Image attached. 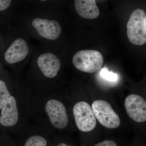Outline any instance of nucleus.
<instances>
[{"label":"nucleus","mask_w":146,"mask_h":146,"mask_svg":"<svg viewBox=\"0 0 146 146\" xmlns=\"http://www.w3.org/2000/svg\"><path fill=\"white\" fill-rule=\"evenodd\" d=\"M127 36L133 44L141 46L146 42V14L143 9H138L131 13L127 25Z\"/></svg>","instance_id":"nucleus-1"},{"label":"nucleus","mask_w":146,"mask_h":146,"mask_svg":"<svg viewBox=\"0 0 146 146\" xmlns=\"http://www.w3.org/2000/svg\"><path fill=\"white\" fill-rule=\"evenodd\" d=\"M73 65L84 72L93 73L99 70L104 63V57L95 50H83L76 53L72 59Z\"/></svg>","instance_id":"nucleus-2"},{"label":"nucleus","mask_w":146,"mask_h":146,"mask_svg":"<svg viewBox=\"0 0 146 146\" xmlns=\"http://www.w3.org/2000/svg\"><path fill=\"white\" fill-rule=\"evenodd\" d=\"M92 109L96 118L104 126L110 129L119 127L120 118L109 103L102 100L94 102Z\"/></svg>","instance_id":"nucleus-3"},{"label":"nucleus","mask_w":146,"mask_h":146,"mask_svg":"<svg viewBox=\"0 0 146 146\" xmlns=\"http://www.w3.org/2000/svg\"><path fill=\"white\" fill-rule=\"evenodd\" d=\"M73 113L76 124L80 130L89 132L96 127V117L91 106L86 102L76 104L73 108Z\"/></svg>","instance_id":"nucleus-4"},{"label":"nucleus","mask_w":146,"mask_h":146,"mask_svg":"<svg viewBox=\"0 0 146 146\" xmlns=\"http://www.w3.org/2000/svg\"><path fill=\"white\" fill-rule=\"evenodd\" d=\"M46 111L52 125L59 129L65 128L68 125V118L66 108L62 103L51 100L46 103Z\"/></svg>","instance_id":"nucleus-5"},{"label":"nucleus","mask_w":146,"mask_h":146,"mask_svg":"<svg viewBox=\"0 0 146 146\" xmlns=\"http://www.w3.org/2000/svg\"><path fill=\"white\" fill-rule=\"evenodd\" d=\"M125 106L127 115L133 121L143 123L146 121V102L141 96L131 94L127 97Z\"/></svg>","instance_id":"nucleus-6"},{"label":"nucleus","mask_w":146,"mask_h":146,"mask_svg":"<svg viewBox=\"0 0 146 146\" xmlns=\"http://www.w3.org/2000/svg\"><path fill=\"white\" fill-rule=\"evenodd\" d=\"M32 25L40 36L49 40H56L61 33V27L56 21L36 18Z\"/></svg>","instance_id":"nucleus-7"},{"label":"nucleus","mask_w":146,"mask_h":146,"mask_svg":"<svg viewBox=\"0 0 146 146\" xmlns=\"http://www.w3.org/2000/svg\"><path fill=\"white\" fill-rule=\"evenodd\" d=\"M29 52V47L26 42L22 38H18L5 52V59L9 64L21 62L26 58Z\"/></svg>","instance_id":"nucleus-8"},{"label":"nucleus","mask_w":146,"mask_h":146,"mask_svg":"<svg viewBox=\"0 0 146 146\" xmlns=\"http://www.w3.org/2000/svg\"><path fill=\"white\" fill-rule=\"evenodd\" d=\"M37 64L43 74L50 78L57 75L60 68V60L57 56L50 53L41 55L37 59Z\"/></svg>","instance_id":"nucleus-9"},{"label":"nucleus","mask_w":146,"mask_h":146,"mask_svg":"<svg viewBox=\"0 0 146 146\" xmlns=\"http://www.w3.org/2000/svg\"><path fill=\"white\" fill-rule=\"evenodd\" d=\"M1 112L0 123L4 126L11 127L18 122V112L15 98L11 96Z\"/></svg>","instance_id":"nucleus-10"},{"label":"nucleus","mask_w":146,"mask_h":146,"mask_svg":"<svg viewBox=\"0 0 146 146\" xmlns=\"http://www.w3.org/2000/svg\"><path fill=\"white\" fill-rule=\"evenodd\" d=\"M75 5L77 12L82 18L93 19L99 16V9L95 0H76Z\"/></svg>","instance_id":"nucleus-11"},{"label":"nucleus","mask_w":146,"mask_h":146,"mask_svg":"<svg viewBox=\"0 0 146 146\" xmlns=\"http://www.w3.org/2000/svg\"><path fill=\"white\" fill-rule=\"evenodd\" d=\"M10 96L5 82L0 80V110L2 108Z\"/></svg>","instance_id":"nucleus-12"},{"label":"nucleus","mask_w":146,"mask_h":146,"mask_svg":"<svg viewBox=\"0 0 146 146\" xmlns=\"http://www.w3.org/2000/svg\"><path fill=\"white\" fill-rule=\"evenodd\" d=\"M47 141L42 136L35 135L30 137L24 146H46Z\"/></svg>","instance_id":"nucleus-13"},{"label":"nucleus","mask_w":146,"mask_h":146,"mask_svg":"<svg viewBox=\"0 0 146 146\" xmlns=\"http://www.w3.org/2000/svg\"><path fill=\"white\" fill-rule=\"evenodd\" d=\"M100 76L105 80L110 82H115L118 80V76L117 74L110 72L107 68L104 67L100 72Z\"/></svg>","instance_id":"nucleus-14"},{"label":"nucleus","mask_w":146,"mask_h":146,"mask_svg":"<svg viewBox=\"0 0 146 146\" xmlns=\"http://www.w3.org/2000/svg\"><path fill=\"white\" fill-rule=\"evenodd\" d=\"M11 2L10 0H0V11L5 10L8 8Z\"/></svg>","instance_id":"nucleus-15"},{"label":"nucleus","mask_w":146,"mask_h":146,"mask_svg":"<svg viewBox=\"0 0 146 146\" xmlns=\"http://www.w3.org/2000/svg\"><path fill=\"white\" fill-rule=\"evenodd\" d=\"M94 146H118L114 141L106 140L96 144Z\"/></svg>","instance_id":"nucleus-16"},{"label":"nucleus","mask_w":146,"mask_h":146,"mask_svg":"<svg viewBox=\"0 0 146 146\" xmlns=\"http://www.w3.org/2000/svg\"><path fill=\"white\" fill-rule=\"evenodd\" d=\"M57 146H71L68 145H66V144L64 143H60V144H59V145H58Z\"/></svg>","instance_id":"nucleus-17"}]
</instances>
